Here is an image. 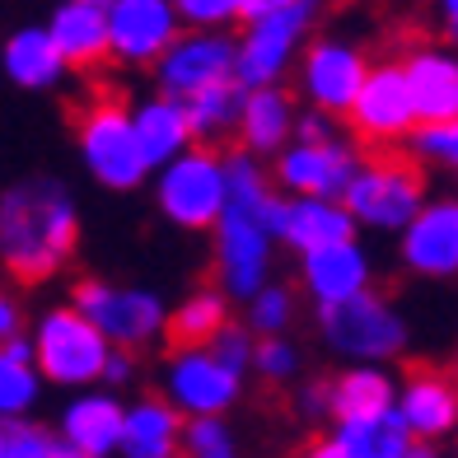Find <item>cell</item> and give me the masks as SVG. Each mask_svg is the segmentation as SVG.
Instances as JSON below:
<instances>
[{
	"mask_svg": "<svg viewBox=\"0 0 458 458\" xmlns=\"http://www.w3.org/2000/svg\"><path fill=\"white\" fill-rule=\"evenodd\" d=\"M131 127H136V145L150 169H159L164 159L182 155L192 145V127H187V113H182V98L169 94H155L131 108Z\"/></svg>",
	"mask_w": 458,
	"mask_h": 458,
	"instance_id": "4316f807",
	"label": "cell"
},
{
	"mask_svg": "<svg viewBox=\"0 0 458 458\" xmlns=\"http://www.w3.org/2000/svg\"><path fill=\"white\" fill-rule=\"evenodd\" d=\"M393 374L374 360H351L346 374L327 384V416H356V411H379L393 407Z\"/></svg>",
	"mask_w": 458,
	"mask_h": 458,
	"instance_id": "83f0119b",
	"label": "cell"
},
{
	"mask_svg": "<svg viewBox=\"0 0 458 458\" xmlns=\"http://www.w3.org/2000/svg\"><path fill=\"white\" fill-rule=\"evenodd\" d=\"M403 80L411 94L416 117H458V56L445 47H416L403 61Z\"/></svg>",
	"mask_w": 458,
	"mask_h": 458,
	"instance_id": "603a6c76",
	"label": "cell"
},
{
	"mask_svg": "<svg viewBox=\"0 0 458 458\" xmlns=\"http://www.w3.org/2000/svg\"><path fill=\"white\" fill-rule=\"evenodd\" d=\"M403 140L411 150L407 159H416V164H435V169H454L458 164V122L454 117H435V122L416 117Z\"/></svg>",
	"mask_w": 458,
	"mask_h": 458,
	"instance_id": "d6a6232c",
	"label": "cell"
},
{
	"mask_svg": "<svg viewBox=\"0 0 458 458\" xmlns=\"http://www.w3.org/2000/svg\"><path fill=\"white\" fill-rule=\"evenodd\" d=\"M403 267L430 281H449L458 272V201H421L416 216L398 229Z\"/></svg>",
	"mask_w": 458,
	"mask_h": 458,
	"instance_id": "2e32d148",
	"label": "cell"
},
{
	"mask_svg": "<svg viewBox=\"0 0 458 458\" xmlns=\"http://www.w3.org/2000/svg\"><path fill=\"white\" fill-rule=\"evenodd\" d=\"M243 304H248V332H253V337H272V332H285L290 318H295V290H290V285H276V281H262Z\"/></svg>",
	"mask_w": 458,
	"mask_h": 458,
	"instance_id": "836d02e7",
	"label": "cell"
},
{
	"mask_svg": "<svg viewBox=\"0 0 458 458\" xmlns=\"http://www.w3.org/2000/svg\"><path fill=\"white\" fill-rule=\"evenodd\" d=\"M421 201H426V174L416 159L403 155L360 159L342 192V206L351 211L356 229H388V234L403 229Z\"/></svg>",
	"mask_w": 458,
	"mask_h": 458,
	"instance_id": "8992f818",
	"label": "cell"
},
{
	"mask_svg": "<svg viewBox=\"0 0 458 458\" xmlns=\"http://www.w3.org/2000/svg\"><path fill=\"white\" fill-rule=\"evenodd\" d=\"M220 323H229V295L220 285H201L178 309H164V337H169L174 346L211 342L220 332Z\"/></svg>",
	"mask_w": 458,
	"mask_h": 458,
	"instance_id": "f1b7e54d",
	"label": "cell"
},
{
	"mask_svg": "<svg viewBox=\"0 0 458 458\" xmlns=\"http://www.w3.org/2000/svg\"><path fill=\"white\" fill-rule=\"evenodd\" d=\"M108 0H61L47 19V33L66 66H98L108 61Z\"/></svg>",
	"mask_w": 458,
	"mask_h": 458,
	"instance_id": "cb8c5ba5",
	"label": "cell"
},
{
	"mask_svg": "<svg viewBox=\"0 0 458 458\" xmlns=\"http://www.w3.org/2000/svg\"><path fill=\"white\" fill-rule=\"evenodd\" d=\"M108 56L117 66H150L178 38L174 0H108Z\"/></svg>",
	"mask_w": 458,
	"mask_h": 458,
	"instance_id": "9a60e30c",
	"label": "cell"
},
{
	"mask_svg": "<svg viewBox=\"0 0 458 458\" xmlns=\"http://www.w3.org/2000/svg\"><path fill=\"white\" fill-rule=\"evenodd\" d=\"M243 393V374L229 369L211 346H178L164 369V398L182 416H225Z\"/></svg>",
	"mask_w": 458,
	"mask_h": 458,
	"instance_id": "7c38bea8",
	"label": "cell"
},
{
	"mask_svg": "<svg viewBox=\"0 0 458 458\" xmlns=\"http://www.w3.org/2000/svg\"><path fill=\"white\" fill-rule=\"evenodd\" d=\"M323 136H337V117H327L318 108L295 113V140H323Z\"/></svg>",
	"mask_w": 458,
	"mask_h": 458,
	"instance_id": "60d3db41",
	"label": "cell"
},
{
	"mask_svg": "<svg viewBox=\"0 0 458 458\" xmlns=\"http://www.w3.org/2000/svg\"><path fill=\"white\" fill-rule=\"evenodd\" d=\"M182 29H229L243 19V0H174Z\"/></svg>",
	"mask_w": 458,
	"mask_h": 458,
	"instance_id": "8d00e7d4",
	"label": "cell"
},
{
	"mask_svg": "<svg viewBox=\"0 0 458 458\" xmlns=\"http://www.w3.org/2000/svg\"><path fill=\"white\" fill-rule=\"evenodd\" d=\"M24 332V304H19V295L0 281V342H10Z\"/></svg>",
	"mask_w": 458,
	"mask_h": 458,
	"instance_id": "f35d334b",
	"label": "cell"
},
{
	"mask_svg": "<svg viewBox=\"0 0 458 458\" xmlns=\"http://www.w3.org/2000/svg\"><path fill=\"white\" fill-rule=\"evenodd\" d=\"M0 458H80L56 430L29 421V416H5L0 421Z\"/></svg>",
	"mask_w": 458,
	"mask_h": 458,
	"instance_id": "1f68e13d",
	"label": "cell"
},
{
	"mask_svg": "<svg viewBox=\"0 0 458 458\" xmlns=\"http://www.w3.org/2000/svg\"><path fill=\"white\" fill-rule=\"evenodd\" d=\"M248 369H258V379H267V384H290L300 374V346L285 342V332H272V337L253 342Z\"/></svg>",
	"mask_w": 458,
	"mask_h": 458,
	"instance_id": "d590c367",
	"label": "cell"
},
{
	"mask_svg": "<svg viewBox=\"0 0 458 458\" xmlns=\"http://www.w3.org/2000/svg\"><path fill=\"white\" fill-rule=\"evenodd\" d=\"M0 66H5V75L19 89H52V85H61V75L71 71L43 24L14 29L5 38V47H0Z\"/></svg>",
	"mask_w": 458,
	"mask_h": 458,
	"instance_id": "d4e9b609",
	"label": "cell"
},
{
	"mask_svg": "<svg viewBox=\"0 0 458 458\" xmlns=\"http://www.w3.org/2000/svg\"><path fill=\"white\" fill-rule=\"evenodd\" d=\"M346 458H403L411 445V430L403 426V416L393 407L379 411H356V416H337V426L327 435Z\"/></svg>",
	"mask_w": 458,
	"mask_h": 458,
	"instance_id": "484cf974",
	"label": "cell"
},
{
	"mask_svg": "<svg viewBox=\"0 0 458 458\" xmlns=\"http://www.w3.org/2000/svg\"><path fill=\"white\" fill-rule=\"evenodd\" d=\"M239 98H243V85L234 75L229 80H216L197 94L182 98V113H187V127H192V140L211 145V140H225L239 122Z\"/></svg>",
	"mask_w": 458,
	"mask_h": 458,
	"instance_id": "f546056e",
	"label": "cell"
},
{
	"mask_svg": "<svg viewBox=\"0 0 458 458\" xmlns=\"http://www.w3.org/2000/svg\"><path fill=\"white\" fill-rule=\"evenodd\" d=\"M178 458H182V454H178Z\"/></svg>",
	"mask_w": 458,
	"mask_h": 458,
	"instance_id": "7dc6e473",
	"label": "cell"
},
{
	"mask_svg": "<svg viewBox=\"0 0 458 458\" xmlns=\"http://www.w3.org/2000/svg\"><path fill=\"white\" fill-rule=\"evenodd\" d=\"M403 458H440V449H435V445H430V440H411V445H407V454H403Z\"/></svg>",
	"mask_w": 458,
	"mask_h": 458,
	"instance_id": "ee69618b",
	"label": "cell"
},
{
	"mask_svg": "<svg viewBox=\"0 0 458 458\" xmlns=\"http://www.w3.org/2000/svg\"><path fill=\"white\" fill-rule=\"evenodd\" d=\"M80 206L61 178H24L0 192V267L19 285H43L75 258Z\"/></svg>",
	"mask_w": 458,
	"mask_h": 458,
	"instance_id": "6da1fadb",
	"label": "cell"
},
{
	"mask_svg": "<svg viewBox=\"0 0 458 458\" xmlns=\"http://www.w3.org/2000/svg\"><path fill=\"white\" fill-rule=\"evenodd\" d=\"M430 5H435V19H440V29L454 33V29H458V0H430Z\"/></svg>",
	"mask_w": 458,
	"mask_h": 458,
	"instance_id": "7bdbcfd3",
	"label": "cell"
},
{
	"mask_svg": "<svg viewBox=\"0 0 458 458\" xmlns=\"http://www.w3.org/2000/svg\"><path fill=\"white\" fill-rule=\"evenodd\" d=\"M342 117L351 122L356 140H365V145H398L416 122V108H411V94H407V80H403L398 61H374Z\"/></svg>",
	"mask_w": 458,
	"mask_h": 458,
	"instance_id": "5bb4252c",
	"label": "cell"
},
{
	"mask_svg": "<svg viewBox=\"0 0 458 458\" xmlns=\"http://www.w3.org/2000/svg\"><path fill=\"white\" fill-rule=\"evenodd\" d=\"M182 445V411L169 398H140L122 407L117 458H178Z\"/></svg>",
	"mask_w": 458,
	"mask_h": 458,
	"instance_id": "7402d4cb",
	"label": "cell"
},
{
	"mask_svg": "<svg viewBox=\"0 0 458 458\" xmlns=\"http://www.w3.org/2000/svg\"><path fill=\"white\" fill-rule=\"evenodd\" d=\"M300 285L309 290L314 304H337L356 290H369L374 285V262L369 253L351 239H332V243H318L300 253Z\"/></svg>",
	"mask_w": 458,
	"mask_h": 458,
	"instance_id": "ac0fdd59",
	"label": "cell"
},
{
	"mask_svg": "<svg viewBox=\"0 0 458 458\" xmlns=\"http://www.w3.org/2000/svg\"><path fill=\"white\" fill-rule=\"evenodd\" d=\"M300 407H304V416H327V384L323 388H304Z\"/></svg>",
	"mask_w": 458,
	"mask_h": 458,
	"instance_id": "b9f144b4",
	"label": "cell"
},
{
	"mask_svg": "<svg viewBox=\"0 0 458 458\" xmlns=\"http://www.w3.org/2000/svg\"><path fill=\"white\" fill-rule=\"evenodd\" d=\"M300 98L327 117H342L369 71V56L351 38H309L300 47Z\"/></svg>",
	"mask_w": 458,
	"mask_h": 458,
	"instance_id": "4fadbf2b",
	"label": "cell"
},
{
	"mask_svg": "<svg viewBox=\"0 0 458 458\" xmlns=\"http://www.w3.org/2000/svg\"><path fill=\"white\" fill-rule=\"evenodd\" d=\"M131 374H136V351L113 346V351H108V360H103L98 384H131Z\"/></svg>",
	"mask_w": 458,
	"mask_h": 458,
	"instance_id": "ab89813d",
	"label": "cell"
},
{
	"mask_svg": "<svg viewBox=\"0 0 458 458\" xmlns=\"http://www.w3.org/2000/svg\"><path fill=\"white\" fill-rule=\"evenodd\" d=\"M155 85L169 98H187L216 80L234 75V38L225 29H178V38L155 61Z\"/></svg>",
	"mask_w": 458,
	"mask_h": 458,
	"instance_id": "30bf717a",
	"label": "cell"
},
{
	"mask_svg": "<svg viewBox=\"0 0 458 458\" xmlns=\"http://www.w3.org/2000/svg\"><path fill=\"white\" fill-rule=\"evenodd\" d=\"M323 0H281L272 10H258L243 19V33L234 38V80L248 85H276L290 75L300 47L314 38Z\"/></svg>",
	"mask_w": 458,
	"mask_h": 458,
	"instance_id": "3957f363",
	"label": "cell"
},
{
	"mask_svg": "<svg viewBox=\"0 0 458 458\" xmlns=\"http://www.w3.org/2000/svg\"><path fill=\"white\" fill-rule=\"evenodd\" d=\"M318 327L323 342L337 351L342 360H374L384 365L407 351V318L398 304L379 290H356L337 304H318Z\"/></svg>",
	"mask_w": 458,
	"mask_h": 458,
	"instance_id": "277c9868",
	"label": "cell"
},
{
	"mask_svg": "<svg viewBox=\"0 0 458 458\" xmlns=\"http://www.w3.org/2000/svg\"><path fill=\"white\" fill-rule=\"evenodd\" d=\"M206 346H211L229 369L248 374V360H253V332H248V327H239V323H220V332H216V337L206 342Z\"/></svg>",
	"mask_w": 458,
	"mask_h": 458,
	"instance_id": "74e56055",
	"label": "cell"
},
{
	"mask_svg": "<svg viewBox=\"0 0 458 458\" xmlns=\"http://www.w3.org/2000/svg\"><path fill=\"white\" fill-rule=\"evenodd\" d=\"M304 458H346V454H342L337 445H332V440H318V445H314V449H309Z\"/></svg>",
	"mask_w": 458,
	"mask_h": 458,
	"instance_id": "f6af8a7d",
	"label": "cell"
},
{
	"mask_svg": "<svg viewBox=\"0 0 458 458\" xmlns=\"http://www.w3.org/2000/svg\"><path fill=\"white\" fill-rule=\"evenodd\" d=\"M71 304L108 337V346L140 351V346H155L164 337V300L155 295V290L89 276V281L75 285Z\"/></svg>",
	"mask_w": 458,
	"mask_h": 458,
	"instance_id": "9c48e42d",
	"label": "cell"
},
{
	"mask_svg": "<svg viewBox=\"0 0 458 458\" xmlns=\"http://www.w3.org/2000/svg\"><path fill=\"white\" fill-rule=\"evenodd\" d=\"M295 98H290V89L281 85H248L243 98H239V122L234 131L243 140L248 155H276L281 145L295 136Z\"/></svg>",
	"mask_w": 458,
	"mask_h": 458,
	"instance_id": "ffe728a7",
	"label": "cell"
},
{
	"mask_svg": "<svg viewBox=\"0 0 458 458\" xmlns=\"http://www.w3.org/2000/svg\"><path fill=\"white\" fill-rule=\"evenodd\" d=\"M117 426H122V403L113 393H98L94 384L61 407L56 435L66 440L80 458H113L117 454Z\"/></svg>",
	"mask_w": 458,
	"mask_h": 458,
	"instance_id": "44dd1931",
	"label": "cell"
},
{
	"mask_svg": "<svg viewBox=\"0 0 458 458\" xmlns=\"http://www.w3.org/2000/svg\"><path fill=\"white\" fill-rule=\"evenodd\" d=\"M155 174V206L178 229H211L225 206V155L211 145H187L182 155L164 159Z\"/></svg>",
	"mask_w": 458,
	"mask_h": 458,
	"instance_id": "52a82bcc",
	"label": "cell"
},
{
	"mask_svg": "<svg viewBox=\"0 0 458 458\" xmlns=\"http://www.w3.org/2000/svg\"><path fill=\"white\" fill-rule=\"evenodd\" d=\"M272 159H276L272 182L285 197H342L360 164V150L342 136H323V140L290 136Z\"/></svg>",
	"mask_w": 458,
	"mask_h": 458,
	"instance_id": "8fae6325",
	"label": "cell"
},
{
	"mask_svg": "<svg viewBox=\"0 0 458 458\" xmlns=\"http://www.w3.org/2000/svg\"><path fill=\"white\" fill-rule=\"evenodd\" d=\"M33 369L43 374L47 384H61V388H89L98 384L103 374V360H108V337L80 314L75 304H61V309H47L33 327Z\"/></svg>",
	"mask_w": 458,
	"mask_h": 458,
	"instance_id": "ba28073f",
	"label": "cell"
},
{
	"mask_svg": "<svg viewBox=\"0 0 458 458\" xmlns=\"http://www.w3.org/2000/svg\"><path fill=\"white\" fill-rule=\"evenodd\" d=\"M393 411L403 416L411 440H445L458 426V388L445 369H411L393 388Z\"/></svg>",
	"mask_w": 458,
	"mask_h": 458,
	"instance_id": "d6986e66",
	"label": "cell"
},
{
	"mask_svg": "<svg viewBox=\"0 0 458 458\" xmlns=\"http://www.w3.org/2000/svg\"><path fill=\"white\" fill-rule=\"evenodd\" d=\"M225 206L211 225L216 234V285L229 300H248L253 290L272 276V201L276 187L267 178L258 155H225Z\"/></svg>",
	"mask_w": 458,
	"mask_h": 458,
	"instance_id": "7a4b0ae2",
	"label": "cell"
},
{
	"mask_svg": "<svg viewBox=\"0 0 458 458\" xmlns=\"http://www.w3.org/2000/svg\"><path fill=\"white\" fill-rule=\"evenodd\" d=\"M75 145H80L85 174L98 187H108V192H136V187L150 178V164H145L140 145H136L131 108H122L117 98H98L80 113Z\"/></svg>",
	"mask_w": 458,
	"mask_h": 458,
	"instance_id": "5b68a950",
	"label": "cell"
},
{
	"mask_svg": "<svg viewBox=\"0 0 458 458\" xmlns=\"http://www.w3.org/2000/svg\"><path fill=\"white\" fill-rule=\"evenodd\" d=\"M267 225H272V239L295 248V253H309L318 243L356 234V220L342 206V197H281L276 192Z\"/></svg>",
	"mask_w": 458,
	"mask_h": 458,
	"instance_id": "e0dca14e",
	"label": "cell"
},
{
	"mask_svg": "<svg viewBox=\"0 0 458 458\" xmlns=\"http://www.w3.org/2000/svg\"><path fill=\"white\" fill-rule=\"evenodd\" d=\"M38 398H43V374L33 369L29 356H14L10 346H0V421L29 416Z\"/></svg>",
	"mask_w": 458,
	"mask_h": 458,
	"instance_id": "4dcf8cb0",
	"label": "cell"
},
{
	"mask_svg": "<svg viewBox=\"0 0 458 458\" xmlns=\"http://www.w3.org/2000/svg\"><path fill=\"white\" fill-rule=\"evenodd\" d=\"M178 454L182 458H239V440L225 416H187Z\"/></svg>",
	"mask_w": 458,
	"mask_h": 458,
	"instance_id": "e575fe53",
	"label": "cell"
},
{
	"mask_svg": "<svg viewBox=\"0 0 458 458\" xmlns=\"http://www.w3.org/2000/svg\"><path fill=\"white\" fill-rule=\"evenodd\" d=\"M272 5H281V0H243V19L258 14V10H272Z\"/></svg>",
	"mask_w": 458,
	"mask_h": 458,
	"instance_id": "bcb514c9",
	"label": "cell"
}]
</instances>
